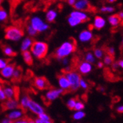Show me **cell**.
Here are the masks:
<instances>
[{"instance_id": "9", "label": "cell", "mask_w": 123, "mask_h": 123, "mask_svg": "<svg viewBox=\"0 0 123 123\" xmlns=\"http://www.w3.org/2000/svg\"><path fill=\"white\" fill-rule=\"evenodd\" d=\"M19 108V105H18V101L14 99H7L5 101L2 105H1V109L2 111H5L7 110H11V109H15V108Z\"/></svg>"}, {"instance_id": "25", "label": "cell", "mask_w": 123, "mask_h": 123, "mask_svg": "<svg viewBox=\"0 0 123 123\" xmlns=\"http://www.w3.org/2000/svg\"><path fill=\"white\" fill-rule=\"evenodd\" d=\"M46 17L48 22H53L57 17V13L54 10H50L47 12Z\"/></svg>"}, {"instance_id": "3", "label": "cell", "mask_w": 123, "mask_h": 123, "mask_svg": "<svg viewBox=\"0 0 123 123\" xmlns=\"http://www.w3.org/2000/svg\"><path fill=\"white\" fill-rule=\"evenodd\" d=\"M24 36V31L16 26H10L5 29V38L11 41H18Z\"/></svg>"}, {"instance_id": "14", "label": "cell", "mask_w": 123, "mask_h": 123, "mask_svg": "<svg viewBox=\"0 0 123 123\" xmlns=\"http://www.w3.org/2000/svg\"><path fill=\"white\" fill-rule=\"evenodd\" d=\"M78 71L82 74H88L92 71V65L86 61L81 62L78 66Z\"/></svg>"}, {"instance_id": "26", "label": "cell", "mask_w": 123, "mask_h": 123, "mask_svg": "<svg viewBox=\"0 0 123 123\" xmlns=\"http://www.w3.org/2000/svg\"><path fill=\"white\" fill-rule=\"evenodd\" d=\"M68 22H69V24L70 26L75 27V26H77L78 25L81 24L83 21L81 20H80V19L75 18V17H72V16H69V17L68 18Z\"/></svg>"}, {"instance_id": "10", "label": "cell", "mask_w": 123, "mask_h": 123, "mask_svg": "<svg viewBox=\"0 0 123 123\" xmlns=\"http://www.w3.org/2000/svg\"><path fill=\"white\" fill-rule=\"evenodd\" d=\"M15 69H16V63H10L7 66H5L3 69L1 70V74L5 78H10L13 76Z\"/></svg>"}, {"instance_id": "28", "label": "cell", "mask_w": 123, "mask_h": 123, "mask_svg": "<svg viewBox=\"0 0 123 123\" xmlns=\"http://www.w3.org/2000/svg\"><path fill=\"white\" fill-rule=\"evenodd\" d=\"M85 117H86V113L84 111H76V112L73 114L72 118L74 120H80V119H83Z\"/></svg>"}, {"instance_id": "24", "label": "cell", "mask_w": 123, "mask_h": 123, "mask_svg": "<svg viewBox=\"0 0 123 123\" xmlns=\"http://www.w3.org/2000/svg\"><path fill=\"white\" fill-rule=\"evenodd\" d=\"M32 41H33V40H32L31 38H26L23 41L22 43H21V51H22V52L27 51V49H28L30 47H31V45L32 44V43H33Z\"/></svg>"}, {"instance_id": "44", "label": "cell", "mask_w": 123, "mask_h": 123, "mask_svg": "<svg viewBox=\"0 0 123 123\" xmlns=\"http://www.w3.org/2000/svg\"><path fill=\"white\" fill-rule=\"evenodd\" d=\"M117 111L118 113H123V105H121L117 108Z\"/></svg>"}, {"instance_id": "17", "label": "cell", "mask_w": 123, "mask_h": 123, "mask_svg": "<svg viewBox=\"0 0 123 123\" xmlns=\"http://www.w3.org/2000/svg\"><path fill=\"white\" fill-rule=\"evenodd\" d=\"M70 16L72 17H75L78 19L81 20L83 22L86 21L89 19L88 16L87 15L86 13L85 12H82V11H78V10H74L70 13Z\"/></svg>"}, {"instance_id": "37", "label": "cell", "mask_w": 123, "mask_h": 123, "mask_svg": "<svg viewBox=\"0 0 123 123\" xmlns=\"http://www.w3.org/2000/svg\"><path fill=\"white\" fill-rule=\"evenodd\" d=\"M28 118L29 117H21V119L14 121L13 123H28Z\"/></svg>"}, {"instance_id": "29", "label": "cell", "mask_w": 123, "mask_h": 123, "mask_svg": "<svg viewBox=\"0 0 123 123\" xmlns=\"http://www.w3.org/2000/svg\"><path fill=\"white\" fill-rule=\"evenodd\" d=\"M94 55L95 58L101 59L104 57V51L100 48H96L94 51Z\"/></svg>"}, {"instance_id": "1", "label": "cell", "mask_w": 123, "mask_h": 123, "mask_svg": "<svg viewBox=\"0 0 123 123\" xmlns=\"http://www.w3.org/2000/svg\"><path fill=\"white\" fill-rule=\"evenodd\" d=\"M76 50V42L74 39H70L64 42L62 45L55 51L54 56L58 59H63L69 56Z\"/></svg>"}, {"instance_id": "15", "label": "cell", "mask_w": 123, "mask_h": 123, "mask_svg": "<svg viewBox=\"0 0 123 123\" xmlns=\"http://www.w3.org/2000/svg\"><path fill=\"white\" fill-rule=\"evenodd\" d=\"M93 38V33L90 30H83L79 35V40L82 43H88Z\"/></svg>"}, {"instance_id": "41", "label": "cell", "mask_w": 123, "mask_h": 123, "mask_svg": "<svg viewBox=\"0 0 123 123\" xmlns=\"http://www.w3.org/2000/svg\"><path fill=\"white\" fill-rule=\"evenodd\" d=\"M36 123H54L52 120H49V121H47V120H43V119H41L39 118L36 119V120L35 121Z\"/></svg>"}, {"instance_id": "54", "label": "cell", "mask_w": 123, "mask_h": 123, "mask_svg": "<svg viewBox=\"0 0 123 123\" xmlns=\"http://www.w3.org/2000/svg\"><path fill=\"white\" fill-rule=\"evenodd\" d=\"M99 91H101L102 92H105V88H103V87H101L99 88Z\"/></svg>"}, {"instance_id": "39", "label": "cell", "mask_w": 123, "mask_h": 123, "mask_svg": "<svg viewBox=\"0 0 123 123\" xmlns=\"http://www.w3.org/2000/svg\"><path fill=\"white\" fill-rule=\"evenodd\" d=\"M88 83H87V82L85 80H83V79H82L81 78V80H80V88H83V89H87L88 88Z\"/></svg>"}, {"instance_id": "34", "label": "cell", "mask_w": 123, "mask_h": 123, "mask_svg": "<svg viewBox=\"0 0 123 123\" xmlns=\"http://www.w3.org/2000/svg\"><path fill=\"white\" fill-rule=\"evenodd\" d=\"M27 32L29 33V35L31 36H35L38 33L31 25H28L27 27Z\"/></svg>"}, {"instance_id": "5", "label": "cell", "mask_w": 123, "mask_h": 123, "mask_svg": "<svg viewBox=\"0 0 123 123\" xmlns=\"http://www.w3.org/2000/svg\"><path fill=\"white\" fill-rule=\"evenodd\" d=\"M33 85L38 90H46L51 88V85L45 77H36L33 80Z\"/></svg>"}, {"instance_id": "13", "label": "cell", "mask_w": 123, "mask_h": 123, "mask_svg": "<svg viewBox=\"0 0 123 123\" xmlns=\"http://www.w3.org/2000/svg\"><path fill=\"white\" fill-rule=\"evenodd\" d=\"M28 108L32 111V113H34L36 114H41L43 113H44V110L43 108L37 103L34 102L33 100H32L30 99V102H29V105H28Z\"/></svg>"}, {"instance_id": "2", "label": "cell", "mask_w": 123, "mask_h": 123, "mask_svg": "<svg viewBox=\"0 0 123 123\" xmlns=\"http://www.w3.org/2000/svg\"><path fill=\"white\" fill-rule=\"evenodd\" d=\"M31 52L38 59H43L46 57L48 52V45L44 42L33 41L31 45Z\"/></svg>"}, {"instance_id": "51", "label": "cell", "mask_w": 123, "mask_h": 123, "mask_svg": "<svg viewBox=\"0 0 123 123\" xmlns=\"http://www.w3.org/2000/svg\"><path fill=\"white\" fill-rule=\"evenodd\" d=\"M119 17L120 18V19L122 20V21H123V12H120L119 14H118Z\"/></svg>"}, {"instance_id": "48", "label": "cell", "mask_w": 123, "mask_h": 123, "mask_svg": "<svg viewBox=\"0 0 123 123\" xmlns=\"http://www.w3.org/2000/svg\"><path fill=\"white\" fill-rule=\"evenodd\" d=\"M67 2H68L69 5H72V6H74L75 2H76V0H67Z\"/></svg>"}, {"instance_id": "36", "label": "cell", "mask_w": 123, "mask_h": 123, "mask_svg": "<svg viewBox=\"0 0 123 123\" xmlns=\"http://www.w3.org/2000/svg\"><path fill=\"white\" fill-rule=\"evenodd\" d=\"M10 62V59H0V69H3Z\"/></svg>"}, {"instance_id": "32", "label": "cell", "mask_w": 123, "mask_h": 123, "mask_svg": "<svg viewBox=\"0 0 123 123\" xmlns=\"http://www.w3.org/2000/svg\"><path fill=\"white\" fill-rule=\"evenodd\" d=\"M76 103H77L76 99H74V98H72V99H69L68 100V102H67V103H66V105H67V107H68L69 109L74 110V106L76 105Z\"/></svg>"}, {"instance_id": "12", "label": "cell", "mask_w": 123, "mask_h": 123, "mask_svg": "<svg viewBox=\"0 0 123 123\" xmlns=\"http://www.w3.org/2000/svg\"><path fill=\"white\" fill-rule=\"evenodd\" d=\"M58 83H59L61 88L63 89L64 92L70 90L71 89L70 83H69L68 79L66 78V77L65 76L64 74L59 75L58 77Z\"/></svg>"}, {"instance_id": "20", "label": "cell", "mask_w": 123, "mask_h": 123, "mask_svg": "<svg viewBox=\"0 0 123 123\" xmlns=\"http://www.w3.org/2000/svg\"><path fill=\"white\" fill-rule=\"evenodd\" d=\"M108 21L111 26L117 27L121 24L122 20L120 19L118 15H112V16H110L108 18Z\"/></svg>"}, {"instance_id": "35", "label": "cell", "mask_w": 123, "mask_h": 123, "mask_svg": "<svg viewBox=\"0 0 123 123\" xmlns=\"http://www.w3.org/2000/svg\"><path fill=\"white\" fill-rule=\"evenodd\" d=\"M84 108H85V105L83 103H82L80 101H77L74 110H75L77 111H83L84 109Z\"/></svg>"}, {"instance_id": "21", "label": "cell", "mask_w": 123, "mask_h": 123, "mask_svg": "<svg viewBox=\"0 0 123 123\" xmlns=\"http://www.w3.org/2000/svg\"><path fill=\"white\" fill-rule=\"evenodd\" d=\"M30 100V98L27 96L25 95L22 98L21 103L19 105V109L21 110L24 113H26L27 110L28 109V105H29V102Z\"/></svg>"}, {"instance_id": "46", "label": "cell", "mask_w": 123, "mask_h": 123, "mask_svg": "<svg viewBox=\"0 0 123 123\" xmlns=\"http://www.w3.org/2000/svg\"><path fill=\"white\" fill-rule=\"evenodd\" d=\"M97 67L99 69H102L103 67V66H104V63H103V62H98L97 63Z\"/></svg>"}, {"instance_id": "40", "label": "cell", "mask_w": 123, "mask_h": 123, "mask_svg": "<svg viewBox=\"0 0 123 123\" xmlns=\"http://www.w3.org/2000/svg\"><path fill=\"white\" fill-rule=\"evenodd\" d=\"M108 55H110V56H114V55H115V49L114 47H109L108 49Z\"/></svg>"}, {"instance_id": "43", "label": "cell", "mask_w": 123, "mask_h": 123, "mask_svg": "<svg viewBox=\"0 0 123 123\" xmlns=\"http://www.w3.org/2000/svg\"><path fill=\"white\" fill-rule=\"evenodd\" d=\"M112 69H114V70H117L118 69V68H119V64H118V63L117 62H115V63H113L112 64Z\"/></svg>"}, {"instance_id": "11", "label": "cell", "mask_w": 123, "mask_h": 123, "mask_svg": "<svg viewBox=\"0 0 123 123\" xmlns=\"http://www.w3.org/2000/svg\"><path fill=\"white\" fill-rule=\"evenodd\" d=\"M75 10L78 11H86L90 8V5L88 0H76V2L73 6Z\"/></svg>"}, {"instance_id": "22", "label": "cell", "mask_w": 123, "mask_h": 123, "mask_svg": "<svg viewBox=\"0 0 123 123\" xmlns=\"http://www.w3.org/2000/svg\"><path fill=\"white\" fill-rule=\"evenodd\" d=\"M22 56L24 58L25 62L28 65V66H32L33 63V59L31 55V53L29 51H25L22 52Z\"/></svg>"}, {"instance_id": "30", "label": "cell", "mask_w": 123, "mask_h": 123, "mask_svg": "<svg viewBox=\"0 0 123 123\" xmlns=\"http://www.w3.org/2000/svg\"><path fill=\"white\" fill-rule=\"evenodd\" d=\"M7 19V13L6 10L0 7V22H5Z\"/></svg>"}, {"instance_id": "33", "label": "cell", "mask_w": 123, "mask_h": 123, "mask_svg": "<svg viewBox=\"0 0 123 123\" xmlns=\"http://www.w3.org/2000/svg\"><path fill=\"white\" fill-rule=\"evenodd\" d=\"M114 10H115L114 7L110 6H104L100 8V11L102 13H113Z\"/></svg>"}, {"instance_id": "4", "label": "cell", "mask_w": 123, "mask_h": 123, "mask_svg": "<svg viewBox=\"0 0 123 123\" xmlns=\"http://www.w3.org/2000/svg\"><path fill=\"white\" fill-rule=\"evenodd\" d=\"M64 74L70 83V90H72V92L78 90V88H80V81L81 80L80 74L75 71H70L69 72L64 73Z\"/></svg>"}, {"instance_id": "52", "label": "cell", "mask_w": 123, "mask_h": 123, "mask_svg": "<svg viewBox=\"0 0 123 123\" xmlns=\"http://www.w3.org/2000/svg\"><path fill=\"white\" fill-rule=\"evenodd\" d=\"M28 123H36V122L30 118H28Z\"/></svg>"}, {"instance_id": "47", "label": "cell", "mask_w": 123, "mask_h": 123, "mask_svg": "<svg viewBox=\"0 0 123 123\" xmlns=\"http://www.w3.org/2000/svg\"><path fill=\"white\" fill-rule=\"evenodd\" d=\"M117 63H118V64H119V66L120 67L121 69H123V59L119 60Z\"/></svg>"}, {"instance_id": "42", "label": "cell", "mask_w": 123, "mask_h": 123, "mask_svg": "<svg viewBox=\"0 0 123 123\" xmlns=\"http://www.w3.org/2000/svg\"><path fill=\"white\" fill-rule=\"evenodd\" d=\"M6 99V96L5 94V92L4 91L2 90H0V100H5Z\"/></svg>"}, {"instance_id": "50", "label": "cell", "mask_w": 123, "mask_h": 123, "mask_svg": "<svg viewBox=\"0 0 123 123\" xmlns=\"http://www.w3.org/2000/svg\"><path fill=\"white\" fill-rule=\"evenodd\" d=\"M68 63H69V60L67 59V58H65L63 59V63L64 65H65V64H66H66H68Z\"/></svg>"}, {"instance_id": "6", "label": "cell", "mask_w": 123, "mask_h": 123, "mask_svg": "<svg viewBox=\"0 0 123 123\" xmlns=\"http://www.w3.org/2000/svg\"><path fill=\"white\" fill-rule=\"evenodd\" d=\"M4 92L7 99H14L18 101L19 98V88L17 86L13 87H5Z\"/></svg>"}, {"instance_id": "49", "label": "cell", "mask_w": 123, "mask_h": 123, "mask_svg": "<svg viewBox=\"0 0 123 123\" xmlns=\"http://www.w3.org/2000/svg\"><path fill=\"white\" fill-rule=\"evenodd\" d=\"M4 84H5V82L2 80L0 79V90H2V88L3 87Z\"/></svg>"}, {"instance_id": "16", "label": "cell", "mask_w": 123, "mask_h": 123, "mask_svg": "<svg viewBox=\"0 0 123 123\" xmlns=\"http://www.w3.org/2000/svg\"><path fill=\"white\" fill-rule=\"evenodd\" d=\"M22 75H23V69H22L21 67V66L16 67L12 76V82L13 83L20 82L21 80Z\"/></svg>"}, {"instance_id": "18", "label": "cell", "mask_w": 123, "mask_h": 123, "mask_svg": "<svg viewBox=\"0 0 123 123\" xmlns=\"http://www.w3.org/2000/svg\"><path fill=\"white\" fill-rule=\"evenodd\" d=\"M106 24L105 20L99 16H97L94 18V28H96L97 30H101L103 29Z\"/></svg>"}, {"instance_id": "55", "label": "cell", "mask_w": 123, "mask_h": 123, "mask_svg": "<svg viewBox=\"0 0 123 123\" xmlns=\"http://www.w3.org/2000/svg\"><path fill=\"white\" fill-rule=\"evenodd\" d=\"M2 0H0V7H1V5H2Z\"/></svg>"}, {"instance_id": "23", "label": "cell", "mask_w": 123, "mask_h": 123, "mask_svg": "<svg viewBox=\"0 0 123 123\" xmlns=\"http://www.w3.org/2000/svg\"><path fill=\"white\" fill-rule=\"evenodd\" d=\"M2 49L4 54L6 55L7 56H9V57H15L17 55V53L12 48H10L9 46H7V45L2 46Z\"/></svg>"}, {"instance_id": "19", "label": "cell", "mask_w": 123, "mask_h": 123, "mask_svg": "<svg viewBox=\"0 0 123 123\" xmlns=\"http://www.w3.org/2000/svg\"><path fill=\"white\" fill-rule=\"evenodd\" d=\"M23 114H24V112L19 109V110H16V111H13V112L9 113L7 115V119L12 120V121H16L17 119H21V117L23 116Z\"/></svg>"}, {"instance_id": "27", "label": "cell", "mask_w": 123, "mask_h": 123, "mask_svg": "<svg viewBox=\"0 0 123 123\" xmlns=\"http://www.w3.org/2000/svg\"><path fill=\"white\" fill-rule=\"evenodd\" d=\"M85 61L89 63H94L95 62V58H94V55L92 52H88L85 56Z\"/></svg>"}, {"instance_id": "38", "label": "cell", "mask_w": 123, "mask_h": 123, "mask_svg": "<svg viewBox=\"0 0 123 123\" xmlns=\"http://www.w3.org/2000/svg\"><path fill=\"white\" fill-rule=\"evenodd\" d=\"M38 118L41 119H43V120H47V121L52 120L51 118H50L47 114H46L45 113H43V114H39V115H38Z\"/></svg>"}, {"instance_id": "31", "label": "cell", "mask_w": 123, "mask_h": 123, "mask_svg": "<svg viewBox=\"0 0 123 123\" xmlns=\"http://www.w3.org/2000/svg\"><path fill=\"white\" fill-rule=\"evenodd\" d=\"M114 63V59H113V57L112 56H110V55H107L105 56H104V58H103V63L104 65H106V66H110Z\"/></svg>"}, {"instance_id": "7", "label": "cell", "mask_w": 123, "mask_h": 123, "mask_svg": "<svg viewBox=\"0 0 123 123\" xmlns=\"http://www.w3.org/2000/svg\"><path fill=\"white\" fill-rule=\"evenodd\" d=\"M30 25L38 32H41L44 30H47L49 28L48 25L44 23V22L41 19H40L38 17H33L31 19Z\"/></svg>"}, {"instance_id": "8", "label": "cell", "mask_w": 123, "mask_h": 123, "mask_svg": "<svg viewBox=\"0 0 123 123\" xmlns=\"http://www.w3.org/2000/svg\"><path fill=\"white\" fill-rule=\"evenodd\" d=\"M65 92L63 90V89L60 88V89H56V88H54V89H50V90L47 93L45 98H44V102H46V104L48 105L52 101L55 100V99H57L58 97H60L61 94H63Z\"/></svg>"}, {"instance_id": "56", "label": "cell", "mask_w": 123, "mask_h": 123, "mask_svg": "<svg viewBox=\"0 0 123 123\" xmlns=\"http://www.w3.org/2000/svg\"><path fill=\"white\" fill-rule=\"evenodd\" d=\"M122 47H123V38H122Z\"/></svg>"}, {"instance_id": "53", "label": "cell", "mask_w": 123, "mask_h": 123, "mask_svg": "<svg viewBox=\"0 0 123 123\" xmlns=\"http://www.w3.org/2000/svg\"><path fill=\"white\" fill-rule=\"evenodd\" d=\"M107 1H108V2H109V3H113V2H116L117 0H107Z\"/></svg>"}, {"instance_id": "45", "label": "cell", "mask_w": 123, "mask_h": 123, "mask_svg": "<svg viewBox=\"0 0 123 123\" xmlns=\"http://www.w3.org/2000/svg\"><path fill=\"white\" fill-rule=\"evenodd\" d=\"M1 123H13V121L10 120L9 119H5L1 122Z\"/></svg>"}]
</instances>
